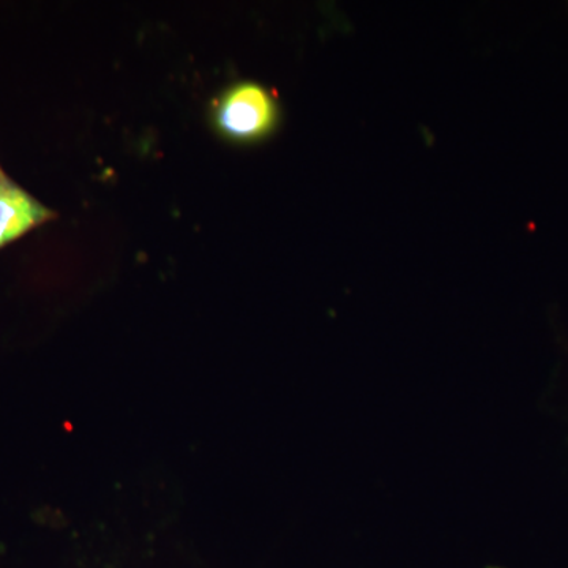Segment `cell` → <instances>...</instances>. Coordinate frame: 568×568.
I'll return each mask as SVG.
<instances>
[{
  "mask_svg": "<svg viewBox=\"0 0 568 568\" xmlns=\"http://www.w3.org/2000/svg\"><path fill=\"white\" fill-rule=\"evenodd\" d=\"M278 122V102L260 82H235L213 103V130L233 144L264 141L275 132Z\"/></svg>",
  "mask_w": 568,
  "mask_h": 568,
  "instance_id": "obj_1",
  "label": "cell"
},
{
  "mask_svg": "<svg viewBox=\"0 0 568 568\" xmlns=\"http://www.w3.org/2000/svg\"><path fill=\"white\" fill-rule=\"evenodd\" d=\"M50 207L40 203L18 183L0 175V250L55 219Z\"/></svg>",
  "mask_w": 568,
  "mask_h": 568,
  "instance_id": "obj_2",
  "label": "cell"
},
{
  "mask_svg": "<svg viewBox=\"0 0 568 568\" xmlns=\"http://www.w3.org/2000/svg\"><path fill=\"white\" fill-rule=\"evenodd\" d=\"M2 174H3V171H2V168H0V175H2Z\"/></svg>",
  "mask_w": 568,
  "mask_h": 568,
  "instance_id": "obj_3",
  "label": "cell"
}]
</instances>
